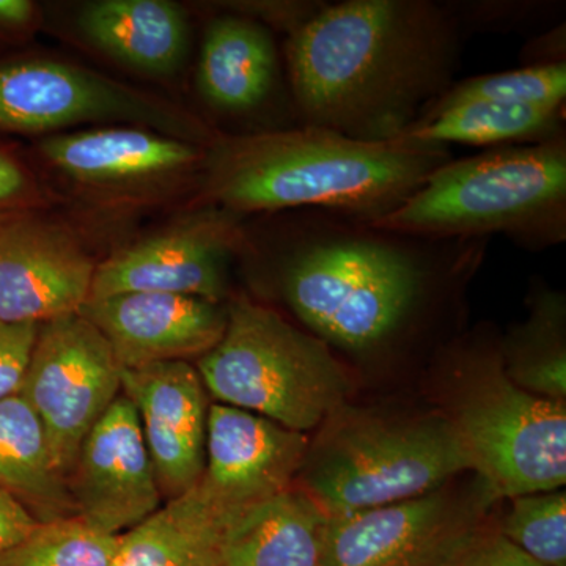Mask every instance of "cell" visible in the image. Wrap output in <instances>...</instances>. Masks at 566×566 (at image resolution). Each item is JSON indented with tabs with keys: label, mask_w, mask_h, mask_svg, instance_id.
Returning a JSON list of instances; mask_svg holds the SVG:
<instances>
[{
	"label": "cell",
	"mask_w": 566,
	"mask_h": 566,
	"mask_svg": "<svg viewBox=\"0 0 566 566\" xmlns=\"http://www.w3.org/2000/svg\"><path fill=\"white\" fill-rule=\"evenodd\" d=\"M243 222L237 260L262 270L296 326L331 349L375 356L423 326L482 266L491 240H431L326 210Z\"/></svg>",
	"instance_id": "obj_1"
},
{
	"label": "cell",
	"mask_w": 566,
	"mask_h": 566,
	"mask_svg": "<svg viewBox=\"0 0 566 566\" xmlns=\"http://www.w3.org/2000/svg\"><path fill=\"white\" fill-rule=\"evenodd\" d=\"M464 33L438 0H344L285 44L297 125L390 142L455 82Z\"/></svg>",
	"instance_id": "obj_2"
},
{
	"label": "cell",
	"mask_w": 566,
	"mask_h": 566,
	"mask_svg": "<svg viewBox=\"0 0 566 566\" xmlns=\"http://www.w3.org/2000/svg\"><path fill=\"white\" fill-rule=\"evenodd\" d=\"M450 159L441 145L364 142L316 126L219 133L205 148L202 197L240 218L326 210L376 222Z\"/></svg>",
	"instance_id": "obj_3"
},
{
	"label": "cell",
	"mask_w": 566,
	"mask_h": 566,
	"mask_svg": "<svg viewBox=\"0 0 566 566\" xmlns=\"http://www.w3.org/2000/svg\"><path fill=\"white\" fill-rule=\"evenodd\" d=\"M431 240H491L542 252L566 241V136L450 159L374 222Z\"/></svg>",
	"instance_id": "obj_4"
},
{
	"label": "cell",
	"mask_w": 566,
	"mask_h": 566,
	"mask_svg": "<svg viewBox=\"0 0 566 566\" xmlns=\"http://www.w3.org/2000/svg\"><path fill=\"white\" fill-rule=\"evenodd\" d=\"M196 367L219 403L300 433L342 411L353 385L329 346L244 294L230 297L226 333Z\"/></svg>",
	"instance_id": "obj_5"
},
{
	"label": "cell",
	"mask_w": 566,
	"mask_h": 566,
	"mask_svg": "<svg viewBox=\"0 0 566 566\" xmlns=\"http://www.w3.org/2000/svg\"><path fill=\"white\" fill-rule=\"evenodd\" d=\"M471 471L452 420L357 419L308 449L303 488L329 516L397 504Z\"/></svg>",
	"instance_id": "obj_6"
},
{
	"label": "cell",
	"mask_w": 566,
	"mask_h": 566,
	"mask_svg": "<svg viewBox=\"0 0 566 566\" xmlns=\"http://www.w3.org/2000/svg\"><path fill=\"white\" fill-rule=\"evenodd\" d=\"M458 356L469 387L450 420L471 471L497 499L565 486V401L515 385L506 375L501 344L468 345Z\"/></svg>",
	"instance_id": "obj_7"
},
{
	"label": "cell",
	"mask_w": 566,
	"mask_h": 566,
	"mask_svg": "<svg viewBox=\"0 0 566 566\" xmlns=\"http://www.w3.org/2000/svg\"><path fill=\"white\" fill-rule=\"evenodd\" d=\"M123 122L207 148L219 133L196 115L51 59L0 62V132L39 134L82 123Z\"/></svg>",
	"instance_id": "obj_8"
},
{
	"label": "cell",
	"mask_w": 566,
	"mask_h": 566,
	"mask_svg": "<svg viewBox=\"0 0 566 566\" xmlns=\"http://www.w3.org/2000/svg\"><path fill=\"white\" fill-rule=\"evenodd\" d=\"M18 394L39 416L54 463L69 480L85 436L122 394V367L85 316H61L40 324Z\"/></svg>",
	"instance_id": "obj_9"
},
{
	"label": "cell",
	"mask_w": 566,
	"mask_h": 566,
	"mask_svg": "<svg viewBox=\"0 0 566 566\" xmlns=\"http://www.w3.org/2000/svg\"><path fill=\"white\" fill-rule=\"evenodd\" d=\"M497 497L476 476L469 493H431L329 516L323 566H441L483 526Z\"/></svg>",
	"instance_id": "obj_10"
},
{
	"label": "cell",
	"mask_w": 566,
	"mask_h": 566,
	"mask_svg": "<svg viewBox=\"0 0 566 566\" xmlns=\"http://www.w3.org/2000/svg\"><path fill=\"white\" fill-rule=\"evenodd\" d=\"M241 234L240 216L214 207L193 212L96 264L88 300L150 292L223 303L230 300V266Z\"/></svg>",
	"instance_id": "obj_11"
},
{
	"label": "cell",
	"mask_w": 566,
	"mask_h": 566,
	"mask_svg": "<svg viewBox=\"0 0 566 566\" xmlns=\"http://www.w3.org/2000/svg\"><path fill=\"white\" fill-rule=\"evenodd\" d=\"M74 515L118 536L163 505L136 408L125 395L88 431L69 474Z\"/></svg>",
	"instance_id": "obj_12"
},
{
	"label": "cell",
	"mask_w": 566,
	"mask_h": 566,
	"mask_svg": "<svg viewBox=\"0 0 566 566\" xmlns=\"http://www.w3.org/2000/svg\"><path fill=\"white\" fill-rule=\"evenodd\" d=\"M96 264L73 233L24 211L0 216V322L80 314Z\"/></svg>",
	"instance_id": "obj_13"
},
{
	"label": "cell",
	"mask_w": 566,
	"mask_h": 566,
	"mask_svg": "<svg viewBox=\"0 0 566 566\" xmlns=\"http://www.w3.org/2000/svg\"><path fill=\"white\" fill-rule=\"evenodd\" d=\"M308 449L305 433L255 412L210 405L207 463L197 485L233 523L252 506L292 488Z\"/></svg>",
	"instance_id": "obj_14"
},
{
	"label": "cell",
	"mask_w": 566,
	"mask_h": 566,
	"mask_svg": "<svg viewBox=\"0 0 566 566\" xmlns=\"http://www.w3.org/2000/svg\"><path fill=\"white\" fill-rule=\"evenodd\" d=\"M122 394L136 408L164 501L188 493L207 463V387L196 365L172 360L122 368Z\"/></svg>",
	"instance_id": "obj_15"
},
{
	"label": "cell",
	"mask_w": 566,
	"mask_h": 566,
	"mask_svg": "<svg viewBox=\"0 0 566 566\" xmlns=\"http://www.w3.org/2000/svg\"><path fill=\"white\" fill-rule=\"evenodd\" d=\"M122 368L200 359L221 340L227 304L175 293H120L81 308Z\"/></svg>",
	"instance_id": "obj_16"
},
{
	"label": "cell",
	"mask_w": 566,
	"mask_h": 566,
	"mask_svg": "<svg viewBox=\"0 0 566 566\" xmlns=\"http://www.w3.org/2000/svg\"><path fill=\"white\" fill-rule=\"evenodd\" d=\"M44 159L71 180L129 188L202 167L205 147L136 126L57 134L41 140Z\"/></svg>",
	"instance_id": "obj_17"
},
{
	"label": "cell",
	"mask_w": 566,
	"mask_h": 566,
	"mask_svg": "<svg viewBox=\"0 0 566 566\" xmlns=\"http://www.w3.org/2000/svg\"><path fill=\"white\" fill-rule=\"evenodd\" d=\"M281 85L270 28L241 13L212 18L200 50L197 87L212 109L233 117L262 111Z\"/></svg>",
	"instance_id": "obj_18"
},
{
	"label": "cell",
	"mask_w": 566,
	"mask_h": 566,
	"mask_svg": "<svg viewBox=\"0 0 566 566\" xmlns=\"http://www.w3.org/2000/svg\"><path fill=\"white\" fill-rule=\"evenodd\" d=\"M329 515L303 488L252 506L223 538L221 566H323Z\"/></svg>",
	"instance_id": "obj_19"
},
{
	"label": "cell",
	"mask_w": 566,
	"mask_h": 566,
	"mask_svg": "<svg viewBox=\"0 0 566 566\" xmlns=\"http://www.w3.org/2000/svg\"><path fill=\"white\" fill-rule=\"evenodd\" d=\"M80 28L96 48L145 73H174L188 54V18L167 0L92 2Z\"/></svg>",
	"instance_id": "obj_20"
},
{
	"label": "cell",
	"mask_w": 566,
	"mask_h": 566,
	"mask_svg": "<svg viewBox=\"0 0 566 566\" xmlns=\"http://www.w3.org/2000/svg\"><path fill=\"white\" fill-rule=\"evenodd\" d=\"M230 526L196 485L118 535L109 566H221Z\"/></svg>",
	"instance_id": "obj_21"
},
{
	"label": "cell",
	"mask_w": 566,
	"mask_h": 566,
	"mask_svg": "<svg viewBox=\"0 0 566 566\" xmlns=\"http://www.w3.org/2000/svg\"><path fill=\"white\" fill-rule=\"evenodd\" d=\"M0 490L40 524L76 516L43 423L21 394L0 400Z\"/></svg>",
	"instance_id": "obj_22"
},
{
	"label": "cell",
	"mask_w": 566,
	"mask_h": 566,
	"mask_svg": "<svg viewBox=\"0 0 566 566\" xmlns=\"http://www.w3.org/2000/svg\"><path fill=\"white\" fill-rule=\"evenodd\" d=\"M566 104L509 106L495 103H461L427 111L400 137L419 144H452L486 150L515 145L543 144L566 136Z\"/></svg>",
	"instance_id": "obj_23"
},
{
	"label": "cell",
	"mask_w": 566,
	"mask_h": 566,
	"mask_svg": "<svg viewBox=\"0 0 566 566\" xmlns=\"http://www.w3.org/2000/svg\"><path fill=\"white\" fill-rule=\"evenodd\" d=\"M502 359L515 385L549 400L565 401V304L558 293L532 294L531 318L501 344Z\"/></svg>",
	"instance_id": "obj_24"
},
{
	"label": "cell",
	"mask_w": 566,
	"mask_h": 566,
	"mask_svg": "<svg viewBox=\"0 0 566 566\" xmlns=\"http://www.w3.org/2000/svg\"><path fill=\"white\" fill-rule=\"evenodd\" d=\"M118 536L96 531L77 516L39 524L0 553V566H109Z\"/></svg>",
	"instance_id": "obj_25"
},
{
	"label": "cell",
	"mask_w": 566,
	"mask_h": 566,
	"mask_svg": "<svg viewBox=\"0 0 566 566\" xmlns=\"http://www.w3.org/2000/svg\"><path fill=\"white\" fill-rule=\"evenodd\" d=\"M495 103L509 106H557L566 104V63L521 66L453 82L427 111L446 109L461 103ZM424 111V112H427Z\"/></svg>",
	"instance_id": "obj_26"
},
{
	"label": "cell",
	"mask_w": 566,
	"mask_h": 566,
	"mask_svg": "<svg viewBox=\"0 0 566 566\" xmlns=\"http://www.w3.org/2000/svg\"><path fill=\"white\" fill-rule=\"evenodd\" d=\"M499 532L538 564L566 566L565 491L512 499Z\"/></svg>",
	"instance_id": "obj_27"
},
{
	"label": "cell",
	"mask_w": 566,
	"mask_h": 566,
	"mask_svg": "<svg viewBox=\"0 0 566 566\" xmlns=\"http://www.w3.org/2000/svg\"><path fill=\"white\" fill-rule=\"evenodd\" d=\"M446 7L464 36L549 29L564 21L566 10L558 0H449Z\"/></svg>",
	"instance_id": "obj_28"
},
{
	"label": "cell",
	"mask_w": 566,
	"mask_h": 566,
	"mask_svg": "<svg viewBox=\"0 0 566 566\" xmlns=\"http://www.w3.org/2000/svg\"><path fill=\"white\" fill-rule=\"evenodd\" d=\"M441 566H545L510 543L499 528L485 524L465 539Z\"/></svg>",
	"instance_id": "obj_29"
},
{
	"label": "cell",
	"mask_w": 566,
	"mask_h": 566,
	"mask_svg": "<svg viewBox=\"0 0 566 566\" xmlns=\"http://www.w3.org/2000/svg\"><path fill=\"white\" fill-rule=\"evenodd\" d=\"M39 326L0 322V400L20 392Z\"/></svg>",
	"instance_id": "obj_30"
},
{
	"label": "cell",
	"mask_w": 566,
	"mask_h": 566,
	"mask_svg": "<svg viewBox=\"0 0 566 566\" xmlns=\"http://www.w3.org/2000/svg\"><path fill=\"white\" fill-rule=\"evenodd\" d=\"M32 181L20 161L0 150V216L21 211L20 207L31 197Z\"/></svg>",
	"instance_id": "obj_31"
},
{
	"label": "cell",
	"mask_w": 566,
	"mask_h": 566,
	"mask_svg": "<svg viewBox=\"0 0 566 566\" xmlns=\"http://www.w3.org/2000/svg\"><path fill=\"white\" fill-rule=\"evenodd\" d=\"M523 66H546L566 63L565 21L532 36L521 51Z\"/></svg>",
	"instance_id": "obj_32"
},
{
	"label": "cell",
	"mask_w": 566,
	"mask_h": 566,
	"mask_svg": "<svg viewBox=\"0 0 566 566\" xmlns=\"http://www.w3.org/2000/svg\"><path fill=\"white\" fill-rule=\"evenodd\" d=\"M39 524L17 499L0 490V553L31 534Z\"/></svg>",
	"instance_id": "obj_33"
},
{
	"label": "cell",
	"mask_w": 566,
	"mask_h": 566,
	"mask_svg": "<svg viewBox=\"0 0 566 566\" xmlns=\"http://www.w3.org/2000/svg\"><path fill=\"white\" fill-rule=\"evenodd\" d=\"M35 6L29 0H0V33L29 28L35 20Z\"/></svg>",
	"instance_id": "obj_34"
}]
</instances>
